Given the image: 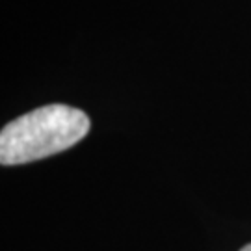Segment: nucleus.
<instances>
[{
    "label": "nucleus",
    "mask_w": 251,
    "mask_h": 251,
    "mask_svg": "<svg viewBox=\"0 0 251 251\" xmlns=\"http://www.w3.org/2000/svg\"><path fill=\"white\" fill-rule=\"evenodd\" d=\"M90 132V117L65 104L36 108L0 132V162L15 166L45 158L78 144Z\"/></svg>",
    "instance_id": "1"
},
{
    "label": "nucleus",
    "mask_w": 251,
    "mask_h": 251,
    "mask_svg": "<svg viewBox=\"0 0 251 251\" xmlns=\"http://www.w3.org/2000/svg\"><path fill=\"white\" fill-rule=\"evenodd\" d=\"M240 251H251V244H250V246H246V248H242Z\"/></svg>",
    "instance_id": "2"
}]
</instances>
